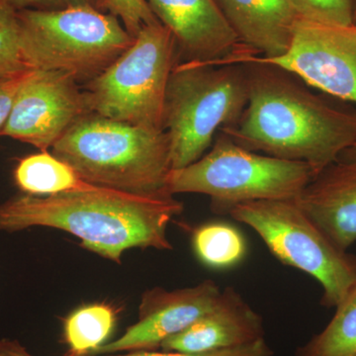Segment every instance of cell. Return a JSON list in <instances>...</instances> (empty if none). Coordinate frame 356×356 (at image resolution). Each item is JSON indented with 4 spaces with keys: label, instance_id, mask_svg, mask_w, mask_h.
Returning <instances> with one entry per match:
<instances>
[{
    "label": "cell",
    "instance_id": "cb8c5ba5",
    "mask_svg": "<svg viewBox=\"0 0 356 356\" xmlns=\"http://www.w3.org/2000/svg\"><path fill=\"white\" fill-rule=\"evenodd\" d=\"M14 10H63L72 7L91 6L100 9V0H2Z\"/></svg>",
    "mask_w": 356,
    "mask_h": 356
},
{
    "label": "cell",
    "instance_id": "484cf974",
    "mask_svg": "<svg viewBox=\"0 0 356 356\" xmlns=\"http://www.w3.org/2000/svg\"><path fill=\"white\" fill-rule=\"evenodd\" d=\"M0 356H34L14 339H0Z\"/></svg>",
    "mask_w": 356,
    "mask_h": 356
},
{
    "label": "cell",
    "instance_id": "8fae6325",
    "mask_svg": "<svg viewBox=\"0 0 356 356\" xmlns=\"http://www.w3.org/2000/svg\"><path fill=\"white\" fill-rule=\"evenodd\" d=\"M222 290L213 280L195 286L170 290L154 287L143 294L139 318L115 341L88 355H115L132 351L156 350L168 337L184 331L219 299Z\"/></svg>",
    "mask_w": 356,
    "mask_h": 356
},
{
    "label": "cell",
    "instance_id": "3957f363",
    "mask_svg": "<svg viewBox=\"0 0 356 356\" xmlns=\"http://www.w3.org/2000/svg\"><path fill=\"white\" fill-rule=\"evenodd\" d=\"M51 149L89 184L135 195H172L166 187L172 163L165 130L88 113Z\"/></svg>",
    "mask_w": 356,
    "mask_h": 356
},
{
    "label": "cell",
    "instance_id": "d4e9b609",
    "mask_svg": "<svg viewBox=\"0 0 356 356\" xmlns=\"http://www.w3.org/2000/svg\"><path fill=\"white\" fill-rule=\"evenodd\" d=\"M31 72L33 70L21 74L19 76L0 79V136L8 120L18 90Z\"/></svg>",
    "mask_w": 356,
    "mask_h": 356
},
{
    "label": "cell",
    "instance_id": "277c9868",
    "mask_svg": "<svg viewBox=\"0 0 356 356\" xmlns=\"http://www.w3.org/2000/svg\"><path fill=\"white\" fill-rule=\"evenodd\" d=\"M248 102L245 65L178 63L168 79L163 108L172 170L202 158L216 133L240 120Z\"/></svg>",
    "mask_w": 356,
    "mask_h": 356
},
{
    "label": "cell",
    "instance_id": "8992f818",
    "mask_svg": "<svg viewBox=\"0 0 356 356\" xmlns=\"http://www.w3.org/2000/svg\"><path fill=\"white\" fill-rule=\"evenodd\" d=\"M314 177L305 163L250 151L221 133L202 158L170 170L166 187L173 196H209L215 213L229 214L235 206L252 201L295 200Z\"/></svg>",
    "mask_w": 356,
    "mask_h": 356
},
{
    "label": "cell",
    "instance_id": "30bf717a",
    "mask_svg": "<svg viewBox=\"0 0 356 356\" xmlns=\"http://www.w3.org/2000/svg\"><path fill=\"white\" fill-rule=\"evenodd\" d=\"M89 111L83 88L72 74L33 70L21 86L1 136L48 152Z\"/></svg>",
    "mask_w": 356,
    "mask_h": 356
},
{
    "label": "cell",
    "instance_id": "52a82bcc",
    "mask_svg": "<svg viewBox=\"0 0 356 356\" xmlns=\"http://www.w3.org/2000/svg\"><path fill=\"white\" fill-rule=\"evenodd\" d=\"M179 62L172 33L161 22L144 26L132 46L84 86L89 111L131 125L165 130L166 88Z\"/></svg>",
    "mask_w": 356,
    "mask_h": 356
},
{
    "label": "cell",
    "instance_id": "ba28073f",
    "mask_svg": "<svg viewBox=\"0 0 356 356\" xmlns=\"http://www.w3.org/2000/svg\"><path fill=\"white\" fill-rule=\"evenodd\" d=\"M229 215L254 229L278 261L315 278L323 306L336 308L355 287V255L337 248L295 200L243 203Z\"/></svg>",
    "mask_w": 356,
    "mask_h": 356
},
{
    "label": "cell",
    "instance_id": "83f0119b",
    "mask_svg": "<svg viewBox=\"0 0 356 356\" xmlns=\"http://www.w3.org/2000/svg\"><path fill=\"white\" fill-rule=\"evenodd\" d=\"M355 24H356V3H355Z\"/></svg>",
    "mask_w": 356,
    "mask_h": 356
},
{
    "label": "cell",
    "instance_id": "e0dca14e",
    "mask_svg": "<svg viewBox=\"0 0 356 356\" xmlns=\"http://www.w3.org/2000/svg\"><path fill=\"white\" fill-rule=\"evenodd\" d=\"M116 325L113 308L103 303L81 307L65 318L64 337L69 346L67 356L91 355L108 343Z\"/></svg>",
    "mask_w": 356,
    "mask_h": 356
},
{
    "label": "cell",
    "instance_id": "4fadbf2b",
    "mask_svg": "<svg viewBox=\"0 0 356 356\" xmlns=\"http://www.w3.org/2000/svg\"><path fill=\"white\" fill-rule=\"evenodd\" d=\"M264 320L235 288L222 290L214 307L184 331L168 337L163 351L200 353L238 348L264 339Z\"/></svg>",
    "mask_w": 356,
    "mask_h": 356
},
{
    "label": "cell",
    "instance_id": "d6986e66",
    "mask_svg": "<svg viewBox=\"0 0 356 356\" xmlns=\"http://www.w3.org/2000/svg\"><path fill=\"white\" fill-rule=\"evenodd\" d=\"M192 243L198 259L205 266L229 268L245 257L247 245L242 234L226 222H209L195 229Z\"/></svg>",
    "mask_w": 356,
    "mask_h": 356
},
{
    "label": "cell",
    "instance_id": "4316f807",
    "mask_svg": "<svg viewBox=\"0 0 356 356\" xmlns=\"http://www.w3.org/2000/svg\"><path fill=\"white\" fill-rule=\"evenodd\" d=\"M337 161H356V144L344 151Z\"/></svg>",
    "mask_w": 356,
    "mask_h": 356
},
{
    "label": "cell",
    "instance_id": "9c48e42d",
    "mask_svg": "<svg viewBox=\"0 0 356 356\" xmlns=\"http://www.w3.org/2000/svg\"><path fill=\"white\" fill-rule=\"evenodd\" d=\"M274 65L307 86L356 104V25L337 26L300 17L291 42L280 57L248 56L240 60Z\"/></svg>",
    "mask_w": 356,
    "mask_h": 356
},
{
    "label": "cell",
    "instance_id": "ac0fdd59",
    "mask_svg": "<svg viewBox=\"0 0 356 356\" xmlns=\"http://www.w3.org/2000/svg\"><path fill=\"white\" fill-rule=\"evenodd\" d=\"M296 356H356V285L336 307L331 322Z\"/></svg>",
    "mask_w": 356,
    "mask_h": 356
},
{
    "label": "cell",
    "instance_id": "5bb4252c",
    "mask_svg": "<svg viewBox=\"0 0 356 356\" xmlns=\"http://www.w3.org/2000/svg\"><path fill=\"white\" fill-rule=\"evenodd\" d=\"M337 248L356 243V161H337L318 172L295 199Z\"/></svg>",
    "mask_w": 356,
    "mask_h": 356
},
{
    "label": "cell",
    "instance_id": "44dd1931",
    "mask_svg": "<svg viewBox=\"0 0 356 356\" xmlns=\"http://www.w3.org/2000/svg\"><path fill=\"white\" fill-rule=\"evenodd\" d=\"M300 17L337 26L355 25L356 0H291Z\"/></svg>",
    "mask_w": 356,
    "mask_h": 356
},
{
    "label": "cell",
    "instance_id": "7a4b0ae2",
    "mask_svg": "<svg viewBox=\"0 0 356 356\" xmlns=\"http://www.w3.org/2000/svg\"><path fill=\"white\" fill-rule=\"evenodd\" d=\"M182 211L184 204L173 195H135L91 184L54 195L8 199L0 205V231L62 229L90 252L120 264L130 248L172 250L168 224Z\"/></svg>",
    "mask_w": 356,
    "mask_h": 356
},
{
    "label": "cell",
    "instance_id": "2e32d148",
    "mask_svg": "<svg viewBox=\"0 0 356 356\" xmlns=\"http://www.w3.org/2000/svg\"><path fill=\"white\" fill-rule=\"evenodd\" d=\"M14 179L21 191L37 196L81 191L91 185L49 152H40L21 159L14 170Z\"/></svg>",
    "mask_w": 356,
    "mask_h": 356
},
{
    "label": "cell",
    "instance_id": "603a6c76",
    "mask_svg": "<svg viewBox=\"0 0 356 356\" xmlns=\"http://www.w3.org/2000/svg\"><path fill=\"white\" fill-rule=\"evenodd\" d=\"M273 351L269 348L264 339L254 343L238 346V348H228L208 353H185L177 351H156L140 350L132 353H115V355H83V356H273ZM67 356V355H65Z\"/></svg>",
    "mask_w": 356,
    "mask_h": 356
},
{
    "label": "cell",
    "instance_id": "7402d4cb",
    "mask_svg": "<svg viewBox=\"0 0 356 356\" xmlns=\"http://www.w3.org/2000/svg\"><path fill=\"white\" fill-rule=\"evenodd\" d=\"M100 10L116 16L133 38L144 26L159 22L147 0H100Z\"/></svg>",
    "mask_w": 356,
    "mask_h": 356
},
{
    "label": "cell",
    "instance_id": "9a60e30c",
    "mask_svg": "<svg viewBox=\"0 0 356 356\" xmlns=\"http://www.w3.org/2000/svg\"><path fill=\"white\" fill-rule=\"evenodd\" d=\"M241 44L271 58L286 51L300 16L291 0H216Z\"/></svg>",
    "mask_w": 356,
    "mask_h": 356
},
{
    "label": "cell",
    "instance_id": "6da1fadb",
    "mask_svg": "<svg viewBox=\"0 0 356 356\" xmlns=\"http://www.w3.org/2000/svg\"><path fill=\"white\" fill-rule=\"evenodd\" d=\"M248 102L220 132L250 151L301 161L315 175L356 144V112L337 108L286 70L248 60Z\"/></svg>",
    "mask_w": 356,
    "mask_h": 356
},
{
    "label": "cell",
    "instance_id": "f1b7e54d",
    "mask_svg": "<svg viewBox=\"0 0 356 356\" xmlns=\"http://www.w3.org/2000/svg\"><path fill=\"white\" fill-rule=\"evenodd\" d=\"M356 25V24H355Z\"/></svg>",
    "mask_w": 356,
    "mask_h": 356
},
{
    "label": "cell",
    "instance_id": "7c38bea8",
    "mask_svg": "<svg viewBox=\"0 0 356 356\" xmlns=\"http://www.w3.org/2000/svg\"><path fill=\"white\" fill-rule=\"evenodd\" d=\"M159 22L177 40L180 62L236 64L254 56L222 14L216 0H147Z\"/></svg>",
    "mask_w": 356,
    "mask_h": 356
},
{
    "label": "cell",
    "instance_id": "ffe728a7",
    "mask_svg": "<svg viewBox=\"0 0 356 356\" xmlns=\"http://www.w3.org/2000/svg\"><path fill=\"white\" fill-rule=\"evenodd\" d=\"M30 72L23 60L16 10L0 0V79Z\"/></svg>",
    "mask_w": 356,
    "mask_h": 356
},
{
    "label": "cell",
    "instance_id": "5b68a950",
    "mask_svg": "<svg viewBox=\"0 0 356 356\" xmlns=\"http://www.w3.org/2000/svg\"><path fill=\"white\" fill-rule=\"evenodd\" d=\"M23 60L30 70H60L77 83L102 74L132 46L121 21L91 6L16 11Z\"/></svg>",
    "mask_w": 356,
    "mask_h": 356
}]
</instances>
